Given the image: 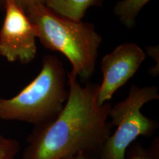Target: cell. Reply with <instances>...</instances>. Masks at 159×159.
Returning a JSON list of instances; mask_svg holds the SVG:
<instances>
[{"label": "cell", "instance_id": "obj_1", "mask_svg": "<svg viewBox=\"0 0 159 159\" xmlns=\"http://www.w3.org/2000/svg\"><path fill=\"white\" fill-rule=\"evenodd\" d=\"M69 94L56 118L35 126L27 137L22 159H66L78 154L101 152L111 135L108 122L112 105L97 102L99 84L83 86L68 74Z\"/></svg>", "mask_w": 159, "mask_h": 159}, {"label": "cell", "instance_id": "obj_2", "mask_svg": "<svg viewBox=\"0 0 159 159\" xmlns=\"http://www.w3.org/2000/svg\"><path fill=\"white\" fill-rule=\"evenodd\" d=\"M26 13L43 47L69 60L72 66L69 73L82 82L92 77L102 41L94 25L60 16L43 4L31 6Z\"/></svg>", "mask_w": 159, "mask_h": 159}, {"label": "cell", "instance_id": "obj_3", "mask_svg": "<svg viewBox=\"0 0 159 159\" xmlns=\"http://www.w3.org/2000/svg\"><path fill=\"white\" fill-rule=\"evenodd\" d=\"M68 94L63 63L55 55H46L41 71L28 85L11 98L0 97V119L46 124L63 110Z\"/></svg>", "mask_w": 159, "mask_h": 159}, {"label": "cell", "instance_id": "obj_4", "mask_svg": "<svg viewBox=\"0 0 159 159\" xmlns=\"http://www.w3.org/2000/svg\"><path fill=\"white\" fill-rule=\"evenodd\" d=\"M158 99V87L131 85L126 98L111 107L109 117L116 130L105 142L101 150L102 159H126L127 150L138 137H149L154 134L158 122L143 114L141 110L145 104Z\"/></svg>", "mask_w": 159, "mask_h": 159}, {"label": "cell", "instance_id": "obj_5", "mask_svg": "<svg viewBox=\"0 0 159 159\" xmlns=\"http://www.w3.org/2000/svg\"><path fill=\"white\" fill-rule=\"evenodd\" d=\"M0 29V55L8 62L31 63L37 53V31L27 13L14 0H5Z\"/></svg>", "mask_w": 159, "mask_h": 159}, {"label": "cell", "instance_id": "obj_6", "mask_svg": "<svg viewBox=\"0 0 159 159\" xmlns=\"http://www.w3.org/2000/svg\"><path fill=\"white\" fill-rule=\"evenodd\" d=\"M146 58V53L136 43H124L105 55L101 61L102 81L97 102L102 105L112 99L116 91L134 76Z\"/></svg>", "mask_w": 159, "mask_h": 159}, {"label": "cell", "instance_id": "obj_7", "mask_svg": "<svg viewBox=\"0 0 159 159\" xmlns=\"http://www.w3.org/2000/svg\"><path fill=\"white\" fill-rule=\"evenodd\" d=\"M102 0H46L45 5L55 13L75 21H82L92 6H101Z\"/></svg>", "mask_w": 159, "mask_h": 159}, {"label": "cell", "instance_id": "obj_8", "mask_svg": "<svg viewBox=\"0 0 159 159\" xmlns=\"http://www.w3.org/2000/svg\"><path fill=\"white\" fill-rule=\"evenodd\" d=\"M150 0H122L116 3L114 13L126 28H134L139 12Z\"/></svg>", "mask_w": 159, "mask_h": 159}, {"label": "cell", "instance_id": "obj_9", "mask_svg": "<svg viewBox=\"0 0 159 159\" xmlns=\"http://www.w3.org/2000/svg\"><path fill=\"white\" fill-rule=\"evenodd\" d=\"M158 141L154 142L153 148H144L140 143H135L129 147L126 152V159H158ZM66 159H91L86 154H78Z\"/></svg>", "mask_w": 159, "mask_h": 159}, {"label": "cell", "instance_id": "obj_10", "mask_svg": "<svg viewBox=\"0 0 159 159\" xmlns=\"http://www.w3.org/2000/svg\"><path fill=\"white\" fill-rule=\"evenodd\" d=\"M20 148V143L16 139L2 136L0 138V159H17Z\"/></svg>", "mask_w": 159, "mask_h": 159}, {"label": "cell", "instance_id": "obj_11", "mask_svg": "<svg viewBox=\"0 0 159 159\" xmlns=\"http://www.w3.org/2000/svg\"><path fill=\"white\" fill-rule=\"evenodd\" d=\"M20 7H21L26 12L31 6L36 5V4H43L45 5L46 0H14ZM5 0H0V10H3L5 5Z\"/></svg>", "mask_w": 159, "mask_h": 159}, {"label": "cell", "instance_id": "obj_12", "mask_svg": "<svg viewBox=\"0 0 159 159\" xmlns=\"http://www.w3.org/2000/svg\"><path fill=\"white\" fill-rule=\"evenodd\" d=\"M147 53L150 55L151 57H152L155 61H157V63L159 62V49L158 46H149L146 47Z\"/></svg>", "mask_w": 159, "mask_h": 159}, {"label": "cell", "instance_id": "obj_13", "mask_svg": "<svg viewBox=\"0 0 159 159\" xmlns=\"http://www.w3.org/2000/svg\"><path fill=\"white\" fill-rule=\"evenodd\" d=\"M2 135L1 134H0V138H1V137H2Z\"/></svg>", "mask_w": 159, "mask_h": 159}]
</instances>
